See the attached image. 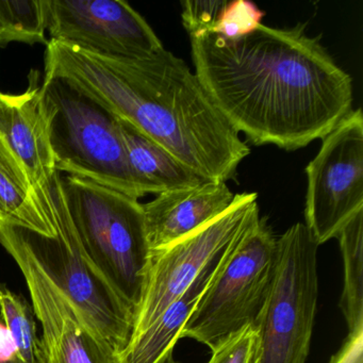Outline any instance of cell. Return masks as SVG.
I'll return each mask as SVG.
<instances>
[{
    "mask_svg": "<svg viewBox=\"0 0 363 363\" xmlns=\"http://www.w3.org/2000/svg\"><path fill=\"white\" fill-rule=\"evenodd\" d=\"M195 75L220 116L255 145L293 152L352 111V79L307 24L258 25L237 39L190 35Z\"/></svg>",
    "mask_w": 363,
    "mask_h": 363,
    "instance_id": "cell-1",
    "label": "cell"
},
{
    "mask_svg": "<svg viewBox=\"0 0 363 363\" xmlns=\"http://www.w3.org/2000/svg\"><path fill=\"white\" fill-rule=\"evenodd\" d=\"M44 76L67 80L201 179H233L250 154L186 61L165 48L143 58H111L50 40Z\"/></svg>",
    "mask_w": 363,
    "mask_h": 363,
    "instance_id": "cell-2",
    "label": "cell"
},
{
    "mask_svg": "<svg viewBox=\"0 0 363 363\" xmlns=\"http://www.w3.org/2000/svg\"><path fill=\"white\" fill-rule=\"evenodd\" d=\"M35 191L56 233L48 237L21 227H0L26 250L86 324L121 356L133 337L135 310L118 296L84 252L67 210L60 173Z\"/></svg>",
    "mask_w": 363,
    "mask_h": 363,
    "instance_id": "cell-3",
    "label": "cell"
},
{
    "mask_svg": "<svg viewBox=\"0 0 363 363\" xmlns=\"http://www.w3.org/2000/svg\"><path fill=\"white\" fill-rule=\"evenodd\" d=\"M62 190L84 252L137 313L152 262L143 203L74 176L62 178Z\"/></svg>",
    "mask_w": 363,
    "mask_h": 363,
    "instance_id": "cell-4",
    "label": "cell"
},
{
    "mask_svg": "<svg viewBox=\"0 0 363 363\" xmlns=\"http://www.w3.org/2000/svg\"><path fill=\"white\" fill-rule=\"evenodd\" d=\"M41 92L57 171L135 199L145 196L127 160L118 118L63 78L44 76Z\"/></svg>",
    "mask_w": 363,
    "mask_h": 363,
    "instance_id": "cell-5",
    "label": "cell"
},
{
    "mask_svg": "<svg viewBox=\"0 0 363 363\" xmlns=\"http://www.w3.org/2000/svg\"><path fill=\"white\" fill-rule=\"evenodd\" d=\"M276 242L267 216H257L223 257L180 339L191 337L214 350L233 333L256 327L275 279Z\"/></svg>",
    "mask_w": 363,
    "mask_h": 363,
    "instance_id": "cell-6",
    "label": "cell"
},
{
    "mask_svg": "<svg viewBox=\"0 0 363 363\" xmlns=\"http://www.w3.org/2000/svg\"><path fill=\"white\" fill-rule=\"evenodd\" d=\"M275 279L257 323L256 363H306L318 297V250L303 223L277 238Z\"/></svg>",
    "mask_w": 363,
    "mask_h": 363,
    "instance_id": "cell-7",
    "label": "cell"
},
{
    "mask_svg": "<svg viewBox=\"0 0 363 363\" xmlns=\"http://www.w3.org/2000/svg\"><path fill=\"white\" fill-rule=\"evenodd\" d=\"M257 199L255 192L235 194L224 213L169 247L152 252L131 339L146 330L212 261L233 245L260 214Z\"/></svg>",
    "mask_w": 363,
    "mask_h": 363,
    "instance_id": "cell-8",
    "label": "cell"
},
{
    "mask_svg": "<svg viewBox=\"0 0 363 363\" xmlns=\"http://www.w3.org/2000/svg\"><path fill=\"white\" fill-rule=\"evenodd\" d=\"M305 223L318 245L363 210V114L348 113L322 139L306 167Z\"/></svg>",
    "mask_w": 363,
    "mask_h": 363,
    "instance_id": "cell-9",
    "label": "cell"
},
{
    "mask_svg": "<svg viewBox=\"0 0 363 363\" xmlns=\"http://www.w3.org/2000/svg\"><path fill=\"white\" fill-rule=\"evenodd\" d=\"M52 40L111 58H143L164 50L145 18L123 0H45Z\"/></svg>",
    "mask_w": 363,
    "mask_h": 363,
    "instance_id": "cell-10",
    "label": "cell"
},
{
    "mask_svg": "<svg viewBox=\"0 0 363 363\" xmlns=\"http://www.w3.org/2000/svg\"><path fill=\"white\" fill-rule=\"evenodd\" d=\"M0 244L20 267L42 325L38 363H121L120 354L86 324L69 299L1 227Z\"/></svg>",
    "mask_w": 363,
    "mask_h": 363,
    "instance_id": "cell-11",
    "label": "cell"
},
{
    "mask_svg": "<svg viewBox=\"0 0 363 363\" xmlns=\"http://www.w3.org/2000/svg\"><path fill=\"white\" fill-rule=\"evenodd\" d=\"M0 135L22 162L33 189L58 172L39 72H31L28 89L22 94L0 92Z\"/></svg>",
    "mask_w": 363,
    "mask_h": 363,
    "instance_id": "cell-12",
    "label": "cell"
},
{
    "mask_svg": "<svg viewBox=\"0 0 363 363\" xmlns=\"http://www.w3.org/2000/svg\"><path fill=\"white\" fill-rule=\"evenodd\" d=\"M235 196L227 182L209 180L192 188L157 194L143 205L152 254L188 237L224 213Z\"/></svg>",
    "mask_w": 363,
    "mask_h": 363,
    "instance_id": "cell-13",
    "label": "cell"
},
{
    "mask_svg": "<svg viewBox=\"0 0 363 363\" xmlns=\"http://www.w3.org/2000/svg\"><path fill=\"white\" fill-rule=\"evenodd\" d=\"M225 254L212 261L146 330L130 340L121 354V363H163L173 354L184 324L216 275Z\"/></svg>",
    "mask_w": 363,
    "mask_h": 363,
    "instance_id": "cell-14",
    "label": "cell"
},
{
    "mask_svg": "<svg viewBox=\"0 0 363 363\" xmlns=\"http://www.w3.org/2000/svg\"><path fill=\"white\" fill-rule=\"evenodd\" d=\"M118 121L127 160L146 194L192 188L206 182L162 146Z\"/></svg>",
    "mask_w": 363,
    "mask_h": 363,
    "instance_id": "cell-15",
    "label": "cell"
},
{
    "mask_svg": "<svg viewBox=\"0 0 363 363\" xmlns=\"http://www.w3.org/2000/svg\"><path fill=\"white\" fill-rule=\"evenodd\" d=\"M0 225L54 235L26 169L0 135Z\"/></svg>",
    "mask_w": 363,
    "mask_h": 363,
    "instance_id": "cell-16",
    "label": "cell"
},
{
    "mask_svg": "<svg viewBox=\"0 0 363 363\" xmlns=\"http://www.w3.org/2000/svg\"><path fill=\"white\" fill-rule=\"evenodd\" d=\"M344 265L340 309L348 333L363 331V210L357 212L337 235Z\"/></svg>",
    "mask_w": 363,
    "mask_h": 363,
    "instance_id": "cell-17",
    "label": "cell"
},
{
    "mask_svg": "<svg viewBox=\"0 0 363 363\" xmlns=\"http://www.w3.org/2000/svg\"><path fill=\"white\" fill-rule=\"evenodd\" d=\"M45 0H0V46L46 44Z\"/></svg>",
    "mask_w": 363,
    "mask_h": 363,
    "instance_id": "cell-18",
    "label": "cell"
},
{
    "mask_svg": "<svg viewBox=\"0 0 363 363\" xmlns=\"http://www.w3.org/2000/svg\"><path fill=\"white\" fill-rule=\"evenodd\" d=\"M0 315L21 359L38 363L40 337L33 306L0 282Z\"/></svg>",
    "mask_w": 363,
    "mask_h": 363,
    "instance_id": "cell-19",
    "label": "cell"
},
{
    "mask_svg": "<svg viewBox=\"0 0 363 363\" xmlns=\"http://www.w3.org/2000/svg\"><path fill=\"white\" fill-rule=\"evenodd\" d=\"M264 12L246 0L228 1L218 25L212 33L225 38L237 39L262 24Z\"/></svg>",
    "mask_w": 363,
    "mask_h": 363,
    "instance_id": "cell-20",
    "label": "cell"
},
{
    "mask_svg": "<svg viewBox=\"0 0 363 363\" xmlns=\"http://www.w3.org/2000/svg\"><path fill=\"white\" fill-rule=\"evenodd\" d=\"M258 350V333L252 326H247L212 350L208 363H256Z\"/></svg>",
    "mask_w": 363,
    "mask_h": 363,
    "instance_id": "cell-21",
    "label": "cell"
},
{
    "mask_svg": "<svg viewBox=\"0 0 363 363\" xmlns=\"http://www.w3.org/2000/svg\"><path fill=\"white\" fill-rule=\"evenodd\" d=\"M228 1L224 0H186L182 3V21L190 35L212 33Z\"/></svg>",
    "mask_w": 363,
    "mask_h": 363,
    "instance_id": "cell-22",
    "label": "cell"
},
{
    "mask_svg": "<svg viewBox=\"0 0 363 363\" xmlns=\"http://www.w3.org/2000/svg\"><path fill=\"white\" fill-rule=\"evenodd\" d=\"M329 363H363V331L348 333L341 348Z\"/></svg>",
    "mask_w": 363,
    "mask_h": 363,
    "instance_id": "cell-23",
    "label": "cell"
},
{
    "mask_svg": "<svg viewBox=\"0 0 363 363\" xmlns=\"http://www.w3.org/2000/svg\"><path fill=\"white\" fill-rule=\"evenodd\" d=\"M0 363H25L21 359L1 318H0Z\"/></svg>",
    "mask_w": 363,
    "mask_h": 363,
    "instance_id": "cell-24",
    "label": "cell"
},
{
    "mask_svg": "<svg viewBox=\"0 0 363 363\" xmlns=\"http://www.w3.org/2000/svg\"><path fill=\"white\" fill-rule=\"evenodd\" d=\"M163 363H179L177 362V361H175V359H174L173 354H169V357H167V359H165L164 362Z\"/></svg>",
    "mask_w": 363,
    "mask_h": 363,
    "instance_id": "cell-25",
    "label": "cell"
}]
</instances>
